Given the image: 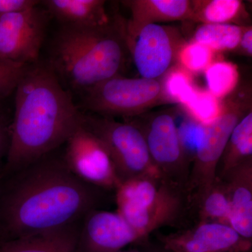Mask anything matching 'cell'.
Returning a JSON list of instances; mask_svg holds the SVG:
<instances>
[{
	"mask_svg": "<svg viewBox=\"0 0 252 252\" xmlns=\"http://www.w3.org/2000/svg\"><path fill=\"white\" fill-rule=\"evenodd\" d=\"M14 93L4 175L61 148L82 122L83 113L48 61L28 65Z\"/></svg>",
	"mask_w": 252,
	"mask_h": 252,
	"instance_id": "2",
	"label": "cell"
},
{
	"mask_svg": "<svg viewBox=\"0 0 252 252\" xmlns=\"http://www.w3.org/2000/svg\"><path fill=\"white\" fill-rule=\"evenodd\" d=\"M81 221L46 233L0 242V252H80L78 238Z\"/></svg>",
	"mask_w": 252,
	"mask_h": 252,
	"instance_id": "17",
	"label": "cell"
},
{
	"mask_svg": "<svg viewBox=\"0 0 252 252\" xmlns=\"http://www.w3.org/2000/svg\"><path fill=\"white\" fill-rule=\"evenodd\" d=\"M115 191L117 212L144 240L178 222L190 206L185 190L157 176L124 181Z\"/></svg>",
	"mask_w": 252,
	"mask_h": 252,
	"instance_id": "4",
	"label": "cell"
},
{
	"mask_svg": "<svg viewBox=\"0 0 252 252\" xmlns=\"http://www.w3.org/2000/svg\"><path fill=\"white\" fill-rule=\"evenodd\" d=\"M119 252H145L143 251H141L140 250H137V249H130V250H122V251Z\"/></svg>",
	"mask_w": 252,
	"mask_h": 252,
	"instance_id": "30",
	"label": "cell"
},
{
	"mask_svg": "<svg viewBox=\"0 0 252 252\" xmlns=\"http://www.w3.org/2000/svg\"><path fill=\"white\" fill-rule=\"evenodd\" d=\"M222 99L221 112L212 122L200 124V135L192 161L186 193L195 206L212 188L230 136L242 118L252 110V88L239 86Z\"/></svg>",
	"mask_w": 252,
	"mask_h": 252,
	"instance_id": "5",
	"label": "cell"
},
{
	"mask_svg": "<svg viewBox=\"0 0 252 252\" xmlns=\"http://www.w3.org/2000/svg\"><path fill=\"white\" fill-rule=\"evenodd\" d=\"M49 14L39 5L0 14V59L29 65L39 60Z\"/></svg>",
	"mask_w": 252,
	"mask_h": 252,
	"instance_id": "9",
	"label": "cell"
},
{
	"mask_svg": "<svg viewBox=\"0 0 252 252\" xmlns=\"http://www.w3.org/2000/svg\"><path fill=\"white\" fill-rule=\"evenodd\" d=\"M41 2L61 26L93 28L112 21L106 12V1L102 0H46Z\"/></svg>",
	"mask_w": 252,
	"mask_h": 252,
	"instance_id": "16",
	"label": "cell"
},
{
	"mask_svg": "<svg viewBox=\"0 0 252 252\" xmlns=\"http://www.w3.org/2000/svg\"><path fill=\"white\" fill-rule=\"evenodd\" d=\"M239 49L243 54L252 56V27L251 26H244L243 33L239 43Z\"/></svg>",
	"mask_w": 252,
	"mask_h": 252,
	"instance_id": "29",
	"label": "cell"
},
{
	"mask_svg": "<svg viewBox=\"0 0 252 252\" xmlns=\"http://www.w3.org/2000/svg\"><path fill=\"white\" fill-rule=\"evenodd\" d=\"M63 157L76 175L103 190L122 183L108 152L100 141L81 126L64 144Z\"/></svg>",
	"mask_w": 252,
	"mask_h": 252,
	"instance_id": "11",
	"label": "cell"
},
{
	"mask_svg": "<svg viewBox=\"0 0 252 252\" xmlns=\"http://www.w3.org/2000/svg\"><path fill=\"white\" fill-rule=\"evenodd\" d=\"M243 13V3L240 0H197L191 1L188 21L201 24H232Z\"/></svg>",
	"mask_w": 252,
	"mask_h": 252,
	"instance_id": "19",
	"label": "cell"
},
{
	"mask_svg": "<svg viewBox=\"0 0 252 252\" xmlns=\"http://www.w3.org/2000/svg\"><path fill=\"white\" fill-rule=\"evenodd\" d=\"M252 160V110L235 126L220 158L217 178H222L239 165Z\"/></svg>",
	"mask_w": 252,
	"mask_h": 252,
	"instance_id": "18",
	"label": "cell"
},
{
	"mask_svg": "<svg viewBox=\"0 0 252 252\" xmlns=\"http://www.w3.org/2000/svg\"><path fill=\"white\" fill-rule=\"evenodd\" d=\"M123 32L126 48L144 79L162 77L172 67L185 43L175 28L159 24L147 25L133 33L126 32L123 27Z\"/></svg>",
	"mask_w": 252,
	"mask_h": 252,
	"instance_id": "10",
	"label": "cell"
},
{
	"mask_svg": "<svg viewBox=\"0 0 252 252\" xmlns=\"http://www.w3.org/2000/svg\"><path fill=\"white\" fill-rule=\"evenodd\" d=\"M198 223L229 225L230 203L224 181L217 178L210 190L194 206Z\"/></svg>",
	"mask_w": 252,
	"mask_h": 252,
	"instance_id": "20",
	"label": "cell"
},
{
	"mask_svg": "<svg viewBox=\"0 0 252 252\" xmlns=\"http://www.w3.org/2000/svg\"><path fill=\"white\" fill-rule=\"evenodd\" d=\"M11 122L6 114L0 111V162L5 159L9 149Z\"/></svg>",
	"mask_w": 252,
	"mask_h": 252,
	"instance_id": "28",
	"label": "cell"
},
{
	"mask_svg": "<svg viewBox=\"0 0 252 252\" xmlns=\"http://www.w3.org/2000/svg\"><path fill=\"white\" fill-rule=\"evenodd\" d=\"M208 91L217 99H223L238 87V68L224 61H214L205 71Z\"/></svg>",
	"mask_w": 252,
	"mask_h": 252,
	"instance_id": "22",
	"label": "cell"
},
{
	"mask_svg": "<svg viewBox=\"0 0 252 252\" xmlns=\"http://www.w3.org/2000/svg\"><path fill=\"white\" fill-rule=\"evenodd\" d=\"M40 2L36 0H0V14L31 9L38 6Z\"/></svg>",
	"mask_w": 252,
	"mask_h": 252,
	"instance_id": "27",
	"label": "cell"
},
{
	"mask_svg": "<svg viewBox=\"0 0 252 252\" xmlns=\"http://www.w3.org/2000/svg\"><path fill=\"white\" fill-rule=\"evenodd\" d=\"M81 126L103 144L122 182L142 175L160 177L142 132L131 121L83 114Z\"/></svg>",
	"mask_w": 252,
	"mask_h": 252,
	"instance_id": "7",
	"label": "cell"
},
{
	"mask_svg": "<svg viewBox=\"0 0 252 252\" xmlns=\"http://www.w3.org/2000/svg\"><path fill=\"white\" fill-rule=\"evenodd\" d=\"M142 240L119 212L94 209L81 220L78 245L80 252H119Z\"/></svg>",
	"mask_w": 252,
	"mask_h": 252,
	"instance_id": "12",
	"label": "cell"
},
{
	"mask_svg": "<svg viewBox=\"0 0 252 252\" xmlns=\"http://www.w3.org/2000/svg\"><path fill=\"white\" fill-rule=\"evenodd\" d=\"M162 102H166L161 82L142 77L116 76L82 94L83 107L93 114L125 121L140 117Z\"/></svg>",
	"mask_w": 252,
	"mask_h": 252,
	"instance_id": "6",
	"label": "cell"
},
{
	"mask_svg": "<svg viewBox=\"0 0 252 252\" xmlns=\"http://www.w3.org/2000/svg\"><path fill=\"white\" fill-rule=\"evenodd\" d=\"M170 252H250L252 240L244 238L229 225L198 223L188 230L160 238Z\"/></svg>",
	"mask_w": 252,
	"mask_h": 252,
	"instance_id": "13",
	"label": "cell"
},
{
	"mask_svg": "<svg viewBox=\"0 0 252 252\" xmlns=\"http://www.w3.org/2000/svg\"><path fill=\"white\" fill-rule=\"evenodd\" d=\"M244 26L230 23L201 24L197 28L192 40L213 51H229L238 47Z\"/></svg>",
	"mask_w": 252,
	"mask_h": 252,
	"instance_id": "21",
	"label": "cell"
},
{
	"mask_svg": "<svg viewBox=\"0 0 252 252\" xmlns=\"http://www.w3.org/2000/svg\"><path fill=\"white\" fill-rule=\"evenodd\" d=\"M220 179L228 190L230 226L244 238L252 240V160Z\"/></svg>",
	"mask_w": 252,
	"mask_h": 252,
	"instance_id": "14",
	"label": "cell"
},
{
	"mask_svg": "<svg viewBox=\"0 0 252 252\" xmlns=\"http://www.w3.org/2000/svg\"><path fill=\"white\" fill-rule=\"evenodd\" d=\"M145 139L149 155L160 177L186 191L192 160L179 135L175 116L162 111L131 119Z\"/></svg>",
	"mask_w": 252,
	"mask_h": 252,
	"instance_id": "8",
	"label": "cell"
},
{
	"mask_svg": "<svg viewBox=\"0 0 252 252\" xmlns=\"http://www.w3.org/2000/svg\"><path fill=\"white\" fill-rule=\"evenodd\" d=\"M162 93L166 102H175L183 105L195 90L191 73L178 65L172 66L163 75Z\"/></svg>",
	"mask_w": 252,
	"mask_h": 252,
	"instance_id": "23",
	"label": "cell"
},
{
	"mask_svg": "<svg viewBox=\"0 0 252 252\" xmlns=\"http://www.w3.org/2000/svg\"><path fill=\"white\" fill-rule=\"evenodd\" d=\"M28 66L0 59V101L14 93Z\"/></svg>",
	"mask_w": 252,
	"mask_h": 252,
	"instance_id": "26",
	"label": "cell"
},
{
	"mask_svg": "<svg viewBox=\"0 0 252 252\" xmlns=\"http://www.w3.org/2000/svg\"><path fill=\"white\" fill-rule=\"evenodd\" d=\"M183 106L189 118L198 124H207L220 116L222 99H217L208 90L196 87Z\"/></svg>",
	"mask_w": 252,
	"mask_h": 252,
	"instance_id": "24",
	"label": "cell"
},
{
	"mask_svg": "<svg viewBox=\"0 0 252 252\" xmlns=\"http://www.w3.org/2000/svg\"><path fill=\"white\" fill-rule=\"evenodd\" d=\"M214 56L215 51L191 39L181 46L177 60L181 67L193 74L205 72L213 62Z\"/></svg>",
	"mask_w": 252,
	"mask_h": 252,
	"instance_id": "25",
	"label": "cell"
},
{
	"mask_svg": "<svg viewBox=\"0 0 252 252\" xmlns=\"http://www.w3.org/2000/svg\"><path fill=\"white\" fill-rule=\"evenodd\" d=\"M130 9L131 18L123 21L127 33H133L150 24L188 21L191 12L189 0H130L122 1Z\"/></svg>",
	"mask_w": 252,
	"mask_h": 252,
	"instance_id": "15",
	"label": "cell"
},
{
	"mask_svg": "<svg viewBox=\"0 0 252 252\" xmlns=\"http://www.w3.org/2000/svg\"><path fill=\"white\" fill-rule=\"evenodd\" d=\"M3 177V168L1 165H0V187H1V180Z\"/></svg>",
	"mask_w": 252,
	"mask_h": 252,
	"instance_id": "31",
	"label": "cell"
},
{
	"mask_svg": "<svg viewBox=\"0 0 252 252\" xmlns=\"http://www.w3.org/2000/svg\"><path fill=\"white\" fill-rule=\"evenodd\" d=\"M127 51L122 20L93 28L61 26L49 62L61 81L77 92L120 75Z\"/></svg>",
	"mask_w": 252,
	"mask_h": 252,
	"instance_id": "3",
	"label": "cell"
},
{
	"mask_svg": "<svg viewBox=\"0 0 252 252\" xmlns=\"http://www.w3.org/2000/svg\"><path fill=\"white\" fill-rule=\"evenodd\" d=\"M103 190L84 182L58 150L11 172L0 187V242L78 223L98 209Z\"/></svg>",
	"mask_w": 252,
	"mask_h": 252,
	"instance_id": "1",
	"label": "cell"
}]
</instances>
